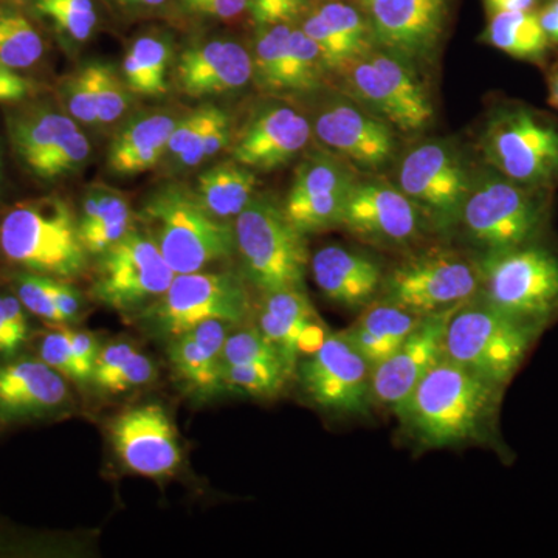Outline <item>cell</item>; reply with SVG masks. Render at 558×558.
<instances>
[{
	"label": "cell",
	"instance_id": "obj_1",
	"mask_svg": "<svg viewBox=\"0 0 558 558\" xmlns=\"http://www.w3.org/2000/svg\"><path fill=\"white\" fill-rule=\"evenodd\" d=\"M502 388L444 355L407 400L398 417L422 446L440 449L480 438Z\"/></svg>",
	"mask_w": 558,
	"mask_h": 558
},
{
	"label": "cell",
	"instance_id": "obj_2",
	"mask_svg": "<svg viewBox=\"0 0 558 558\" xmlns=\"http://www.w3.org/2000/svg\"><path fill=\"white\" fill-rule=\"evenodd\" d=\"M78 216L60 196L22 201L0 213V256L16 270L78 278L87 266Z\"/></svg>",
	"mask_w": 558,
	"mask_h": 558
},
{
	"label": "cell",
	"instance_id": "obj_3",
	"mask_svg": "<svg viewBox=\"0 0 558 558\" xmlns=\"http://www.w3.org/2000/svg\"><path fill=\"white\" fill-rule=\"evenodd\" d=\"M140 219L175 275L193 274L236 252L230 220L213 216L196 190L167 183L149 194Z\"/></svg>",
	"mask_w": 558,
	"mask_h": 558
},
{
	"label": "cell",
	"instance_id": "obj_4",
	"mask_svg": "<svg viewBox=\"0 0 558 558\" xmlns=\"http://www.w3.org/2000/svg\"><path fill=\"white\" fill-rule=\"evenodd\" d=\"M545 329L475 296L451 315L444 354L481 379L505 389Z\"/></svg>",
	"mask_w": 558,
	"mask_h": 558
},
{
	"label": "cell",
	"instance_id": "obj_5",
	"mask_svg": "<svg viewBox=\"0 0 558 558\" xmlns=\"http://www.w3.org/2000/svg\"><path fill=\"white\" fill-rule=\"evenodd\" d=\"M233 227L248 282L263 293L304 289L310 266L306 234L290 222L282 205L266 194H255Z\"/></svg>",
	"mask_w": 558,
	"mask_h": 558
},
{
	"label": "cell",
	"instance_id": "obj_6",
	"mask_svg": "<svg viewBox=\"0 0 558 558\" xmlns=\"http://www.w3.org/2000/svg\"><path fill=\"white\" fill-rule=\"evenodd\" d=\"M478 296L490 306L548 328L558 318V255L527 244L486 253L478 264Z\"/></svg>",
	"mask_w": 558,
	"mask_h": 558
},
{
	"label": "cell",
	"instance_id": "obj_7",
	"mask_svg": "<svg viewBox=\"0 0 558 558\" xmlns=\"http://www.w3.org/2000/svg\"><path fill=\"white\" fill-rule=\"evenodd\" d=\"M252 312L244 281L233 271H193L175 275L167 292L143 311L157 336L172 340L208 319L233 326L247 323Z\"/></svg>",
	"mask_w": 558,
	"mask_h": 558
},
{
	"label": "cell",
	"instance_id": "obj_8",
	"mask_svg": "<svg viewBox=\"0 0 558 558\" xmlns=\"http://www.w3.org/2000/svg\"><path fill=\"white\" fill-rule=\"evenodd\" d=\"M478 264L447 250H433L403 260L384 278L379 299L421 317L442 314L478 296Z\"/></svg>",
	"mask_w": 558,
	"mask_h": 558
},
{
	"label": "cell",
	"instance_id": "obj_9",
	"mask_svg": "<svg viewBox=\"0 0 558 558\" xmlns=\"http://www.w3.org/2000/svg\"><path fill=\"white\" fill-rule=\"evenodd\" d=\"M7 124L17 159L43 182H58L76 174L90 159V142L78 121L53 106L14 110Z\"/></svg>",
	"mask_w": 558,
	"mask_h": 558
},
{
	"label": "cell",
	"instance_id": "obj_10",
	"mask_svg": "<svg viewBox=\"0 0 558 558\" xmlns=\"http://www.w3.org/2000/svg\"><path fill=\"white\" fill-rule=\"evenodd\" d=\"M461 218L481 248L498 253L532 244L545 223L546 208L520 183L490 179L470 191Z\"/></svg>",
	"mask_w": 558,
	"mask_h": 558
},
{
	"label": "cell",
	"instance_id": "obj_11",
	"mask_svg": "<svg viewBox=\"0 0 558 558\" xmlns=\"http://www.w3.org/2000/svg\"><path fill=\"white\" fill-rule=\"evenodd\" d=\"M175 271L146 231L132 229L101 253L92 295L110 310L130 312L160 299Z\"/></svg>",
	"mask_w": 558,
	"mask_h": 558
},
{
	"label": "cell",
	"instance_id": "obj_12",
	"mask_svg": "<svg viewBox=\"0 0 558 558\" xmlns=\"http://www.w3.org/2000/svg\"><path fill=\"white\" fill-rule=\"evenodd\" d=\"M483 149L492 167L520 185L538 189L558 179V130L527 110L495 117Z\"/></svg>",
	"mask_w": 558,
	"mask_h": 558
},
{
	"label": "cell",
	"instance_id": "obj_13",
	"mask_svg": "<svg viewBox=\"0 0 558 558\" xmlns=\"http://www.w3.org/2000/svg\"><path fill=\"white\" fill-rule=\"evenodd\" d=\"M343 72H348L352 95L379 119L405 132L425 130L432 121L433 106L427 92L403 58L371 51Z\"/></svg>",
	"mask_w": 558,
	"mask_h": 558
},
{
	"label": "cell",
	"instance_id": "obj_14",
	"mask_svg": "<svg viewBox=\"0 0 558 558\" xmlns=\"http://www.w3.org/2000/svg\"><path fill=\"white\" fill-rule=\"evenodd\" d=\"M296 373L319 409L347 416L368 413L373 368L343 332H330L317 351L301 360Z\"/></svg>",
	"mask_w": 558,
	"mask_h": 558
},
{
	"label": "cell",
	"instance_id": "obj_15",
	"mask_svg": "<svg viewBox=\"0 0 558 558\" xmlns=\"http://www.w3.org/2000/svg\"><path fill=\"white\" fill-rule=\"evenodd\" d=\"M457 310L422 319L395 354L374 366L371 373L373 402L387 407L398 416L417 385L446 355L447 325Z\"/></svg>",
	"mask_w": 558,
	"mask_h": 558
},
{
	"label": "cell",
	"instance_id": "obj_16",
	"mask_svg": "<svg viewBox=\"0 0 558 558\" xmlns=\"http://www.w3.org/2000/svg\"><path fill=\"white\" fill-rule=\"evenodd\" d=\"M400 190L439 223L461 216L470 193L468 174L461 161L439 143L417 146L402 161Z\"/></svg>",
	"mask_w": 558,
	"mask_h": 558
},
{
	"label": "cell",
	"instance_id": "obj_17",
	"mask_svg": "<svg viewBox=\"0 0 558 558\" xmlns=\"http://www.w3.org/2000/svg\"><path fill=\"white\" fill-rule=\"evenodd\" d=\"M339 227L374 244H409L421 231V209L391 183L355 180L344 202Z\"/></svg>",
	"mask_w": 558,
	"mask_h": 558
},
{
	"label": "cell",
	"instance_id": "obj_18",
	"mask_svg": "<svg viewBox=\"0 0 558 558\" xmlns=\"http://www.w3.org/2000/svg\"><path fill=\"white\" fill-rule=\"evenodd\" d=\"M374 43L407 61L436 49L446 25L449 0H360Z\"/></svg>",
	"mask_w": 558,
	"mask_h": 558
},
{
	"label": "cell",
	"instance_id": "obj_19",
	"mask_svg": "<svg viewBox=\"0 0 558 558\" xmlns=\"http://www.w3.org/2000/svg\"><path fill=\"white\" fill-rule=\"evenodd\" d=\"M110 439L121 462L142 476L171 475L182 461L174 425L157 403L121 413L110 427Z\"/></svg>",
	"mask_w": 558,
	"mask_h": 558
},
{
	"label": "cell",
	"instance_id": "obj_20",
	"mask_svg": "<svg viewBox=\"0 0 558 558\" xmlns=\"http://www.w3.org/2000/svg\"><path fill=\"white\" fill-rule=\"evenodd\" d=\"M355 179L341 161L314 154L301 161L290 186L286 216L301 233H318L339 227L344 202Z\"/></svg>",
	"mask_w": 558,
	"mask_h": 558
},
{
	"label": "cell",
	"instance_id": "obj_21",
	"mask_svg": "<svg viewBox=\"0 0 558 558\" xmlns=\"http://www.w3.org/2000/svg\"><path fill=\"white\" fill-rule=\"evenodd\" d=\"M68 381L35 354L0 360V427L60 414L70 400Z\"/></svg>",
	"mask_w": 558,
	"mask_h": 558
},
{
	"label": "cell",
	"instance_id": "obj_22",
	"mask_svg": "<svg viewBox=\"0 0 558 558\" xmlns=\"http://www.w3.org/2000/svg\"><path fill=\"white\" fill-rule=\"evenodd\" d=\"M256 317V328L278 352L290 377L330 333L304 289L264 293Z\"/></svg>",
	"mask_w": 558,
	"mask_h": 558
},
{
	"label": "cell",
	"instance_id": "obj_23",
	"mask_svg": "<svg viewBox=\"0 0 558 558\" xmlns=\"http://www.w3.org/2000/svg\"><path fill=\"white\" fill-rule=\"evenodd\" d=\"M311 137V123L299 110L267 106L250 117L234 140L231 156L250 170H277L295 159Z\"/></svg>",
	"mask_w": 558,
	"mask_h": 558
},
{
	"label": "cell",
	"instance_id": "obj_24",
	"mask_svg": "<svg viewBox=\"0 0 558 558\" xmlns=\"http://www.w3.org/2000/svg\"><path fill=\"white\" fill-rule=\"evenodd\" d=\"M312 131L326 148L369 170L387 163L395 150L388 124L349 102H333L323 109Z\"/></svg>",
	"mask_w": 558,
	"mask_h": 558
},
{
	"label": "cell",
	"instance_id": "obj_25",
	"mask_svg": "<svg viewBox=\"0 0 558 558\" xmlns=\"http://www.w3.org/2000/svg\"><path fill=\"white\" fill-rule=\"evenodd\" d=\"M252 78V54L233 40L213 39L191 46L175 65L180 92L193 98L230 94Z\"/></svg>",
	"mask_w": 558,
	"mask_h": 558
},
{
	"label": "cell",
	"instance_id": "obj_26",
	"mask_svg": "<svg viewBox=\"0 0 558 558\" xmlns=\"http://www.w3.org/2000/svg\"><path fill=\"white\" fill-rule=\"evenodd\" d=\"M311 269L319 292L337 306L362 311L379 299L385 275L380 264L365 253L328 245L315 253Z\"/></svg>",
	"mask_w": 558,
	"mask_h": 558
},
{
	"label": "cell",
	"instance_id": "obj_27",
	"mask_svg": "<svg viewBox=\"0 0 558 558\" xmlns=\"http://www.w3.org/2000/svg\"><path fill=\"white\" fill-rule=\"evenodd\" d=\"M236 326L208 319L171 340L172 369L186 389L199 396L215 395L223 387L222 351Z\"/></svg>",
	"mask_w": 558,
	"mask_h": 558
},
{
	"label": "cell",
	"instance_id": "obj_28",
	"mask_svg": "<svg viewBox=\"0 0 558 558\" xmlns=\"http://www.w3.org/2000/svg\"><path fill=\"white\" fill-rule=\"evenodd\" d=\"M301 31L315 40L329 70L343 72L373 50V31L365 14L337 0L319 5Z\"/></svg>",
	"mask_w": 558,
	"mask_h": 558
},
{
	"label": "cell",
	"instance_id": "obj_29",
	"mask_svg": "<svg viewBox=\"0 0 558 558\" xmlns=\"http://www.w3.org/2000/svg\"><path fill=\"white\" fill-rule=\"evenodd\" d=\"M180 117L170 110H146L131 117L113 135L108 168L117 175H135L156 167L165 154Z\"/></svg>",
	"mask_w": 558,
	"mask_h": 558
},
{
	"label": "cell",
	"instance_id": "obj_30",
	"mask_svg": "<svg viewBox=\"0 0 558 558\" xmlns=\"http://www.w3.org/2000/svg\"><path fill=\"white\" fill-rule=\"evenodd\" d=\"M424 318L391 301L377 299L341 332L374 368L395 354Z\"/></svg>",
	"mask_w": 558,
	"mask_h": 558
},
{
	"label": "cell",
	"instance_id": "obj_31",
	"mask_svg": "<svg viewBox=\"0 0 558 558\" xmlns=\"http://www.w3.org/2000/svg\"><path fill=\"white\" fill-rule=\"evenodd\" d=\"M78 229L86 252L100 256L134 229L130 202L108 186L90 189L81 202Z\"/></svg>",
	"mask_w": 558,
	"mask_h": 558
},
{
	"label": "cell",
	"instance_id": "obj_32",
	"mask_svg": "<svg viewBox=\"0 0 558 558\" xmlns=\"http://www.w3.org/2000/svg\"><path fill=\"white\" fill-rule=\"evenodd\" d=\"M255 172L238 161H223L202 172L196 193L213 216L222 220L236 218L255 197Z\"/></svg>",
	"mask_w": 558,
	"mask_h": 558
},
{
	"label": "cell",
	"instance_id": "obj_33",
	"mask_svg": "<svg viewBox=\"0 0 558 558\" xmlns=\"http://www.w3.org/2000/svg\"><path fill=\"white\" fill-rule=\"evenodd\" d=\"M156 379V366L148 355L126 341L109 343L95 363L92 381L110 395L145 387Z\"/></svg>",
	"mask_w": 558,
	"mask_h": 558
},
{
	"label": "cell",
	"instance_id": "obj_34",
	"mask_svg": "<svg viewBox=\"0 0 558 558\" xmlns=\"http://www.w3.org/2000/svg\"><path fill=\"white\" fill-rule=\"evenodd\" d=\"M484 40L510 57L529 61L539 60L549 44L538 14L531 10L492 14Z\"/></svg>",
	"mask_w": 558,
	"mask_h": 558
},
{
	"label": "cell",
	"instance_id": "obj_35",
	"mask_svg": "<svg viewBox=\"0 0 558 558\" xmlns=\"http://www.w3.org/2000/svg\"><path fill=\"white\" fill-rule=\"evenodd\" d=\"M171 49L168 40L145 35L132 43L123 61V78L132 94L160 97L167 94Z\"/></svg>",
	"mask_w": 558,
	"mask_h": 558
},
{
	"label": "cell",
	"instance_id": "obj_36",
	"mask_svg": "<svg viewBox=\"0 0 558 558\" xmlns=\"http://www.w3.org/2000/svg\"><path fill=\"white\" fill-rule=\"evenodd\" d=\"M328 69L317 44L301 28H292L286 50L281 95L307 94L318 89Z\"/></svg>",
	"mask_w": 558,
	"mask_h": 558
},
{
	"label": "cell",
	"instance_id": "obj_37",
	"mask_svg": "<svg viewBox=\"0 0 558 558\" xmlns=\"http://www.w3.org/2000/svg\"><path fill=\"white\" fill-rule=\"evenodd\" d=\"M44 54L43 38L24 14L0 10V61L13 70L31 69Z\"/></svg>",
	"mask_w": 558,
	"mask_h": 558
},
{
	"label": "cell",
	"instance_id": "obj_38",
	"mask_svg": "<svg viewBox=\"0 0 558 558\" xmlns=\"http://www.w3.org/2000/svg\"><path fill=\"white\" fill-rule=\"evenodd\" d=\"M292 27L289 24L260 27L253 50V78L260 89L270 94H281L282 72H284L286 50Z\"/></svg>",
	"mask_w": 558,
	"mask_h": 558
},
{
	"label": "cell",
	"instance_id": "obj_39",
	"mask_svg": "<svg viewBox=\"0 0 558 558\" xmlns=\"http://www.w3.org/2000/svg\"><path fill=\"white\" fill-rule=\"evenodd\" d=\"M35 10L72 43H86L97 27L98 14L92 0H35Z\"/></svg>",
	"mask_w": 558,
	"mask_h": 558
},
{
	"label": "cell",
	"instance_id": "obj_40",
	"mask_svg": "<svg viewBox=\"0 0 558 558\" xmlns=\"http://www.w3.org/2000/svg\"><path fill=\"white\" fill-rule=\"evenodd\" d=\"M32 315L17 299L10 286L0 288V360L13 359L24 354L32 344L35 330L32 328Z\"/></svg>",
	"mask_w": 558,
	"mask_h": 558
},
{
	"label": "cell",
	"instance_id": "obj_41",
	"mask_svg": "<svg viewBox=\"0 0 558 558\" xmlns=\"http://www.w3.org/2000/svg\"><path fill=\"white\" fill-rule=\"evenodd\" d=\"M290 379L284 365L279 362L240 363L223 366V385L258 398L277 395L286 380Z\"/></svg>",
	"mask_w": 558,
	"mask_h": 558
},
{
	"label": "cell",
	"instance_id": "obj_42",
	"mask_svg": "<svg viewBox=\"0 0 558 558\" xmlns=\"http://www.w3.org/2000/svg\"><path fill=\"white\" fill-rule=\"evenodd\" d=\"M95 64V100L98 126H108L126 116L131 106L130 87L119 72L109 64Z\"/></svg>",
	"mask_w": 558,
	"mask_h": 558
},
{
	"label": "cell",
	"instance_id": "obj_43",
	"mask_svg": "<svg viewBox=\"0 0 558 558\" xmlns=\"http://www.w3.org/2000/svg\"><path fill=\"white\" fill-rule=\"evenodd\" d=\"M32 344H35V355L58 371L65 379L78 385L89 381L73 355L64 326L35 333Z\"/></svg>",
	"mask_w": 558,
	"mask_h": 558
},
{
	"label": "cell",
	"instance_id": "obj_44",
	"mask_svg": "<svg viewBox=\"0 0 558 558\" xmlns=\"http://www.w3.org/2000/svg\"><path fill=\"white\" fill-rule=\"evenodd\" d=\"M61 98L65 112L80 124L98 126L97 100H95V64H84L64 81Z\"/></svg>",
	"mask_w": 558,
	"mask_h": 558
},
{
	"label": "cell",
	"instance_id": "obj_45",
	"mask_svg": "<svg viewBox=\"0 0 558 558\" xmlns=\"http://www.w3.org/2000/svg\"><path fill=\"white\" fill-rule=\"evenodd\" d=\"M253 362L282 363V360L256 326L255 328L245 325L238 326V330H230L226 344H223L222 365Z\"/></svg>",
	"mask_w": 558,
	"mask_h": 558
},
{
	"label": "cell",
	"instance_id": "obj_46",
	"mask_svg": "<svg viewBox=\"0 0 558 558\" xmlns=\"http://www.w3.org/2000/svg\"><path fill=\"white\" fill-rule=\"evenodd\" d=\"M310 0H247V10L258 27L289 24L306 9Z\"/></svg>",
	"mask_w": 558,
	"mask_h": 558
},
{
	"label": "cell",
	"instance_id": "obj_47",
	"mask_svg": "<svg viewBox=\"0 0 558 558\" xmlns=\"http://www.w3.org/2000/svg\"><path fill=\"white\" fill-rule=\"evenodd\" d=\"M51 299L60 312L64 326L78 322L83 317L84 301L78 290L68 279L47 277Z\"/></svg>",
	"mask_w": 558,
	"mask_h": 558
},
{
	"label": "cell",
	"instance_id": "obj_48",
	"mask_svg": "<svg viewBox=\"0 0 558 558\" xmlns=\"http://www.w3.org/2000/svg\"><path fill=\"white\" fill-rule=\"evenodd\" d=\"M64 329L76 362L80 363L81 369L86 374L87 379L92 380L95 363H97L98 354L101 351L97 337L89 332H83V330L70 329L68 326H64Z\"/></svg>",
	"mask_w": 558,
	"mask_h": 558
},
{
	"label": "cell",
	"instance_id": "obj_49",
	"mask_svg": "<svg viewBox=\"0 0 558 558\" xmlns=\"http://www.w3.org/2000/svg\"><path fill=\"white\" fill-rule=\"evenodd\" d=\"M186 9L219 21H234L247 9V0H182Z\"/></svg>",
	"mask_w": 558,
	"mask_h": 558
},
{
	"label": "cell",
	"instance_id": "obj_50",
	"mask_svg": "<svg viewBox=\"0 0 558 558\" xmlns=\"http://www.w3.org/2000/svg\"><path fill=\"white\" fill-rule=\"evenodd\" d=\"M31 81L22 78L16 70L0 61V102H17L31 97Z\"/></svg>",
	"mask_w": 558,
	"mask_h": 558
},
{
	"label": "cell",
	"instance_id": "obj_51",
	"mask_svg": "<svg viewBox=\"0 0 558 558\" xmlns=\"http://www.w3.org/2000/svg\"><path fill=\"white\" fill-rule=\"evenodd\" d=\"M490 14L506 13V11H527L532 9L535 0H484Z\"/></svg>",
	"mask_w": 558,
	"mask_h": 558
},
{
	"label": "cell",
	"instance_id": "obj_52",
	"mask_svg": "<svg viewBox=\"0 0 558 558\" xmlns=\"http://www.w3.org/2000/svg\"><path fill=\"white\" fill-rule=\"evenodd\" d=\"M539 24L549 40L558 43V0L538 14Z\"/></svg>",
	"mask_w": 558,
	"mask_h": 558
},
{
	"label": "cell",
	"instance_id": "obj_53",
	"mask_svg": "<svg viewBox=\"0 0 558 558\" xmlns=\"http://www.w3.org/2000/svg\"><path fill=\"white\" fill-rule=\"evenodd\" d=\"M123 5H135V7H159L167 0H119Z\"/></svg>",
	"mask_w": 558,
	"mask_h": 558
},
{
	"label": "cell",
	"instance_id": "obj_54",
	"mask_svg": "<svg viewBox=\"0 0 558 558\" xmlns=\"http://www.w3.org/2000/svg\"><path fill=\"white\" fill-rule=\"evenodd\" d=\"M550 105L556 106L558 108V75L550 83V95H549Z\"/></svg>",
	"mask_w": 558,
	"mask_h": 558
},
{
	"label": "cell",
	"instance_id": "obj_55",
	"mask_svg": "<svg viewBox=\"0 0 558 558\" xmlns=\"http://www.w3.org/2000/svg\"><path fill=\"white\" fill-rule=\"evenodd\" d=\"M3 183V159H2V149H0V191H2Z\"/></svg>",
	"mask_w": 558,
	"mask_h": 558
},
{
	"label": "cell",
	"instance_id": "obj_56",
	"mask_svg": "<svg viewBox=\"0 0 558 558\" xmlns=\"http://www.w3.org/2000/svg\"><path fill=\"white\" fill-rule=\"evenodd\" d=\"M16 2H22V0H16Z\"/></svg>",
	"mask_w": 558,
	"mask_h": 558
}]
</instances>
